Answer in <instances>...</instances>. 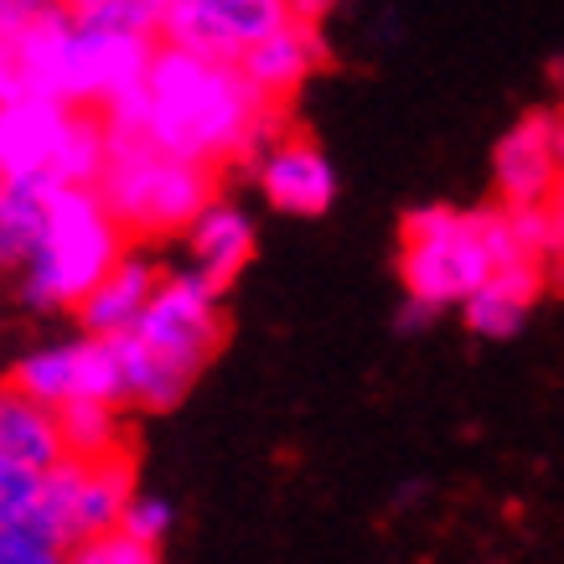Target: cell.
<instances>
[{"mask_svg":"<svg viewBox=\"0 0 564 564\" xmlns=\"http://www.w3.org/2000/svg\"><path fill=\"white\" fill-rule=\"evenodd\" d=\"M109 135H145L207 166H259V155L285 135V104L259 99L234 57L161 42L135 94L104 109Z\"/></svg>","mask_w":564,"mask_h":564,"instance_id":"1","label":"cell"},{"mask_svg":"<svg viewBox=\"0 0 564 564\" xmlns=\"http://www.w3.org/2000/svg\"><path fill=\"white\" fill-rule=\"evenodd\" d=\"M124 254H130V228L104 203L99 182H63L52 187L47 234L17 274L21 301L32 311L78 306Z\"/></svg>","mask_w":564,"mask_h":564,"instance_id":"2","label":"cell"},{"mask_svg":"<svg viewBox=\"0 0 564 564\" xmlns=\"http://www.w3.org/2000/svg\"><path fill=\"white\" fill-rule=\"evenodd\" d=\"M523 254L508 207H481V213H456V207H414L399 228V274L404 291L430 301V306H462L481 280Z\"/></svg>","mask_w":564,"mask_h":564,"instance_id":"3","label":"cell"},{"mask_svg":"<svg viewBox=\"0 0 564 564\" xmlns=\"http://www.w3.org/2000/svg\"><path fill=\"white\" fill-rule=\"evenodd\" d=\"M99 192L130 228V239H166L187 234V223L218 197V166L161 151L145 135H109Z\"/></svg>","mask_w":564,"mask_h":564,"instance_id":"4","label":"cell"},{"mask_svg":"<svg viewBox=\"0 0 564 564\" xmlns=\"http://www.w3.org/2000/svg\"><path fill=\"white\" fill-rule=\"evenodd\" d=\"M0 166L11 182H99L109 166V120L104 109L47 94L0 99Z\"/></svg>","mask_w":564,"mask_h":564,"instance_id":"5","label":"cell"},{"mask_svg":"<svg viewBox=\"0 0 564 564\" xmlns=\"http://www.w3.org/2000/svg\"><path fill=\"white\" fill-rule=\"evenodd\" d=\"M130 332L155 358H166L172 368L197 378L223 347V291L197 270L161 274L151 306L140 311V322Z\"/></svg>","mask_w":564,"mask_h":564,"instance_id":"6","label":"cell"},{"mask_svg":"<svg viewBox=\"0 0 564 564\" xmlns=\"http://www.w3.org/2000/svg\"><path fill=\"white\" fill-rule=\"evenodd\" d=\"M155 47H161V36L109 32V26L73 21L68 52H63V99L109 109L115 99H124V94H135L145 84Z\"/></svg>","mask_w":564,"mask_h":564,"instance_id":"7","label":"cell"},{"mask_svg":"<svg viewBox=\"0 0 564 564\" xmlns=\"http://www.w3.org/2000/svg\"><path fill=\"white\" fill-rule=\"evenodd\" d=\"M291 17H295L291 0H192L187 11L166 17L161 42H182V47L239 63L243 47H254L259 36H270L274 26H285Z\"/></svg>","mask_w":564,"mask_h":564,"instance_id":"8","label":"cell"},{"mask_svg":"<svg viewBox=\"0 0 564 564\" xmlns=\"http://www.w3.org/2000/svg\"><path fill=\"white\" fill-rule=\"evenodd\" d=\"M259 192L274 213H295V218H322L337 203V166L326 151L306 135H280L270 151L259 155Z\"/></svg>","mask_w":564,"mask_h":564,"instance_id":"9","label":"cell"},{"mask_svg":"<svg viewBox=\"0 0 564 564\" xmlns=\"http://www.w3.org/2000/svg\"><path fill=\"white\" fill-rule=\"evenodd\" d=\"M564 176L560 135H554V115H523V120L497 140L492 151V182L497 203H549Z\"/></svg>","mask_w":564,"mask_h":564,"instance_id":"10","label":"cell"},{"mask_svg":"<svg viewBox=\"0 0 564 564\" xmlns=\"http://www.w3.org/2000/svg\"><path fill=\"white\" fill-rule=\"evenodd\" d=\"M549 264H539L533 254H518L508 264H497L487 280H481L477 291L462 301V316L466 326L487 337V343H502V337H518L523 322H529V311L539 306V295L549 291Z\"/></svg>","mask_w":564,"mask_h":564,"instance_id":"11","label":"cell"},{"mask_svg":"<svg viewBox=\"0 0 564 564\" xmlns=\"http://www.w3.org/2000/svg\"><path fill=\"white\" fill-rule=\"evenodd\" d=\"M316 63H322V32L306 17H291L285 26H274L270 36H259L254 47L239 52L243 78L254 84L259 99H270V104L291 99L295 88L316 73Z\"/></svg>","mask_w":564,"mask_h":564,"instance_id":"12","label":"cell"},{"mask_svg":"<svg viewBox=\"0 0 564 564\" xmlns=\"http://www.w3.org/2000/svg\"><path fill=\"white\" fill-rule=\"evenodd\" d=\"M187 259H192V270L203 274V280H213L218 291L234 285L239 270L254 259V223H249V213H239V207H228L213 197V203L187 223Z\"/></svg>","mask_w":564,"mask_h":564,"instance_id":"13","label":"cell"},{"mask_svg":"<svg viewBox=\"0 0 564 564\" xmlns=\"http://www.w3.org/2000/svg\"><path fill=\"white\" fill-rule=\"evenodd\" d=\"M155 285H161V270H155L151 259L124 254L120 264L73 306L78 311V326H84V332H130V326L140 322V311L151 306Z\"/></svg>","mask_w":564,"mask_h":564,"instance_id":"14","label":"cell"},{"mask_svg":"<svg viewBox=\"0 0 564 564\" xmlns=\"http://www.w3.org/2000/svg\"><path fill=\"white\" fill-rule=\"evenodd\" d=\"M63 420L52 404H36L32 393H21L11 378L0 383V462H26L47 471L52 462H63Z\"/></svg>","mask_w":564,"mask_h":564,"instance_id":"15","label":"cell"},{"mask_svg":"<svg viewBox=\"0 0 564 564\" xmlns=\"http://www.w3.org/2000/svg\"><path fill=\"white\" fill-rule=\"evenodd\" d=\"M130 502H135V462H130V451H115V456L88 462L84 492H78V539L120 529V518Z\"/></svg>","mask_w":564,"mask_h":564,"instance_id":"16","label":"cell"},{"mask_svg":"<svg viewBox=\"0 0 564 564\" xmlns=\"http://www.w3.org/2000/svg\"><path fill=\"white\" fill-rule=\"evenodd\" d=\"M47 207H52V187H42V182H11L6 187V197H0V270L6 274H21V264L42 243Z\"/></svg>","mask_w":564,"mask_h":564,"instance_id":"17","label":"cell"},{"mask_svg":"<svg viewBox=\"0 0 564 564\" xmlns=\"http://www.w3.org/2000/svg\"><path fill=\"white\" fill-rule=\"evenodd\" d=\"M124 404H109V399H68L57 420H63V445H68V456L78 462H99V456H115V451H130L124 445Z\"/></svg>","mask_w":564,"mask_h":564,"instance_id":"18","label":"cell"},{"mask_svg":"<svg viewBox=\"0 0 564 564\" xmlns=\"http://www.w3.org/2000/svg\"><path fill=\"white\" fill-rule=\"evenodd\" d=\"M11 383H17L21 393H32L36 404L63 410L73 393H78V343H52V347L26 352V358L11 368Z\"/></svg>","mask_w":564,"mask_h":564,"instance_id":"19","label":"cell"},{"mask_svg":"<svg viewBox=\"0 0 564 564\" xmlns=\"http://www.w3.org/2000/svg\"><path fill=\"white\" fill-rule=\"evenodd\" d=\"M73 544L78 539L57 518L42 513V508L0 523V564H57L73 554Z\"/></svg>","mask_w":564,"mask_h":564,"instance_id":"20","label":"cell"},{"mask_svg":"<svg viewBox=\"0 0 564 564\" xmlns=\"http://www.w3.org/2000/svg\"><path fill=\"white\" fill-rule=\"evenodd\" d=\"M78 393L109 399V404H124V410H130L120 332H84V343H78ZM78 393H73V399H78Z\"/></svg>","mask_w":564,"mask_h":564,"instance_id":"21","label":"cell"},{"mask_svg":"<svg viewBox=\"0 0 564 564\" xmlns=\"http://www.w3.org/2000/svg\"><path fill=\"white\" fill-rule=\"evenodd\" d=\"M78 21L88 26H109V32H135V36H161L166 32V11L155 0H99L78 11Z\"/></svg>","mask_w":564,"mask_h":564,"instance_id":"22","label":"cell"},{"mask_svg":"<svg viewBox=\"0 0 564 564\" xmlns=\"http://www.w3.org/2000/svg\"><path fill=\"white\" fill-rule=\"evenodd\" d=\"M73 560L78 564H155V549L140 544L135 533L109 529V533H88L73 544Z\"/></svg>","mask_w":564,"mask_h":564,"instance_id":"23","label":"cell"},{"mask_svg":"<svg viewBox=\"0 0 564 564\" xmlns=\"http://www.w3.org/2000/svg\"><path fill=\"white\" fill-rule=\"evenodd\" d=\"M42 466H26V462H0V523H11V518L32 513L36 502H42Z\"/></svg>","mask_w":564,"mask_h":564,"instance_id":"24","label":"cell"},{"mask_svg":"<svg viewBox=\"0 0 564 564\" xmlns=\"http://www.w3.org/2000/svg\"><path fill=\"white\" fill-rule=\"evenodd\" d=\"M120 529L135 533L140 544L161 549V544H166V533H172V502H166V497H140L135 492V502H130V508H124V518H120Z\"/></svg>","mask_w":564,"mask_h":564,"instance_id":"25","label":"cell"},{"mask_svg":"<svg viewBox=\"0 0 564 564\" xmlns=\"http://www.w3.org/2000/svg\"><path fill=\"white\" fill-rule=\"evenodd\" d=\"M68 0H0V42H11L21 36L32 21L52 17V11H63Z\"/></svg>","mask_w":564,"mask_h":564,"instance_id":"26","label":"cell"},{"mask_svg":"<svg viewBox=\"0 0 564 564\" xmlns=\"http://www.w3.org/2000/svg\"><path fill=\"white\" fill-rule=\"evenodd\" d=\"M441 316V306H430V301H420V295H410V306L399 311V332H420V326H430Z\"/></svg>","mask_w":564,"mask_h":564,"instance_id":"27","label":"cell"},{"mask_svg":"<svg viewBox=\"0 0 564 564\" xmlns=\"http://www.w3.org/2000/svg\"><path fill=\"white\" fill-rule=\"evenodd\" d=\"M291 6H295V17H306V21H322L326 11L337 6V0H291Z\"/></svg>","mask_w":564,"mask_h":564,"instance_id":"28","label":"cell"},{"mask_svg":"<svg viewBox=\"0 0 564 564\" xmlns=\"http://www.w3.org/2000/svg\"><path fill=\"white\" fill-rule=\"evenodd\" d=\"M549 207H554V218H560V234H564V176H560V187H554V197H549Z\"/></svg>","mask_w":564,"mask_h":564,"instance_id":"29","label":"cell"},{"mask_svg":"<svg viewBox=\"0 0 564 564\" xmlns=\"http://www.w3.org/2000/svg\"><path fill=\"white\" fill-rule=\"evenodd\" d=\"M155 6H161V11H166V17H172V11H187L192 0H155Z\"/></svg>","mask_w":564,"mask_h":564,"instance_id":"30","label":"cell"},{"mask_svg":"<svg viewBox=\"0 0 564 564\" xmlns=\"http://www.w3.org/2000/svg\"><path fill=\"white\" fill-rule=\"evenodd\" d=\"M554 135H560V161H564V109H554Z\"/></svg>","mask_w":564,"mask_h":564,"instance_id":"31","label":"cell"},{"mask_svg":"<svg viewBox=\"0 0 564 564\" xmlns=\"http://www.w3.org/2000/svg\"><path fill=\"white\" fill-rule=\"evenodd\" d=\"M73 6V17H78V11H88V6H99V0H68Z\"/></svg>","mask_w":564,"mask_h":564,"instance_id":"32","label":"cell"},{"mask_svg":"<svg viewBox=\"0 0 564 564\" xmlns=\"http://www.w3.org/2000/svg\"><path fill=\"white\" fill-rule=\"evenodd\" d=\"M6 187H11V176H6V166H0V197H6Z\"/></svg>","mask_w":564,"mask_h":564,"instance_id":"33","label":"cell"}]
</instances>
